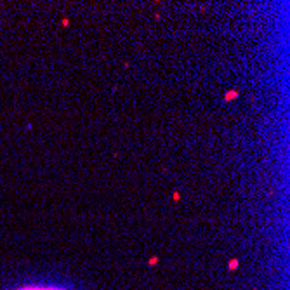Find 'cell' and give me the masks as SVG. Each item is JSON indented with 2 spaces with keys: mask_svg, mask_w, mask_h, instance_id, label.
I'll use <instances>...</instances> for the list:
<instances>
[{
  "mask_svg": "<svg viewBox=\"0 0 290 290\" xmlns=\"http://www.w3.org/2000/svg\"><path fill=\"white\" fill-rule=\"evenodd\" d=\"M21 290H61V288H42V287H26Z\"/></svg>",
  "mask_w": 290,
  "mask_h": 290,
  "instance_id": "1",
  "label": "cell"
}]
</instances>
